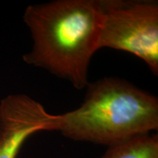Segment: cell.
Listing matches in <instances>:
<instances>
[{
    "mask_svg": "<svg viewBox=\"0 0 158 158\" xmlns=\"http://www.w3.org/2000/svg\"><path fill=\"white\" fill-rule=\"evenodd\" d=\"M102 19V0H54L28 6L23 21L33 45L23 61L84 89L89 83L91 59L99 50Z\"/></svg>",
    "mask_w": 158,
    "mask_h": 158,
    "instance_id": "6da1fadb",
    "label": "cell"
},
{
    "mask_svg": "<svg viewBox=\"0 0 158 158\" xmlns=\"http://www.w3.org/2000/svg\"><path fill=\"white\" fill-rule=\"evenodd\" d=\"M76 110L59 114L58 130L77 141L113 147L158 129V99L116 77L89 83Z\"/></svg>",
    "mask_w": 158,
    "mask_h": 158,
    "instance_id": "7a4b0ae2",
    "label": "cell"
},
{
    "mask_svg": "<svg viewBox=\"0 0 158 158\" xmlns=\"http://www.w3.org/2000/svg\"><path fill=\"white\" fill-rule=\"evenodd\" d=\"M103 19L99 49L110 48L135 55L158 75L157 1L102 0Z\"/></svg>",
    "mask_w": 158,
    "mask_h": 158,
    "instance_id": "3957f363",
    "label": "cell"
},
{
    "mask_svg": "<svg viewBox=\"0 0 158 158\" xmlns=\"http://www.w3.org/2000/svg\"><path fill=\"white\" fill-rule=\"evenodd\" d=\"M59 114H49L28 95L10 94L0 102V158H16L26 140L40 131H57Z\"/></svg>",
    "mask_w": 158,
    "mask_h": 158,
    "instance_id": "277c9868",
    "label": "cell"
},
{
    "mask_svg": "<svg viewBox=\"0 0 158 158\" xmlns=\"http://www.w3.org/2000/svg\"><path fill=\"white\" fill-rule=\"evenodd\" d=\"M101 158H158L157 133L138 135L108 147Z\"/></svg>",
    "mask_w": 158,
    "mask_h": 158,
    "instance_id": "5b68a950",
    "label": "cell"
}]
</instances>
